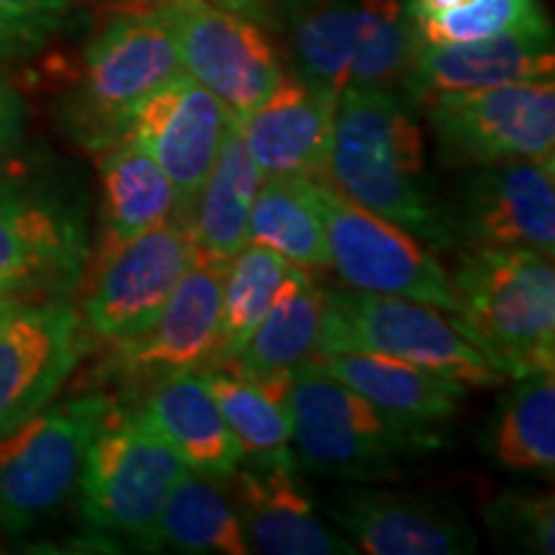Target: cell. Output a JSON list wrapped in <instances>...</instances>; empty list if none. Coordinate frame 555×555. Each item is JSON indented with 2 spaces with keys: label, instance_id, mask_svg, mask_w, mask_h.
<instances>
[{
  "label": "cell",
  "instance_id": "cell-7",
  "mask_svg": "<svg viewBox=\"0 0 555 555\" xmlns=\"http://www.w3.org/2000/svg\"><path fill=\"white\" fill-rule=\"evenodd\" d=\"M339 352L397 358L468 388H489L504 380L440 309L414 298L367 294L350 286L324 291L314 358Z\"/></svg>",
  "mask_w": 555,
  "mask_h": 555
},
{
  "label": "cell",
  "instance_id": "cell-10",
  "mask_svg": "<svg viewBox=\"0 0 555 555\" xmlns=\"http://www.w3.org/2000/svg\"><path fill=\"white\" fill-rule=\"evenodd\" d=\"M90 255L86 208L52 176L0 178V286L65 294Z\"/></svg>",
  "mask_w": 555,
  "mask_h": 555
},
{
  "label": "cell",
  "instance_id": "cell-12",
  "mask_svg": "<svg viewBox=\"0 0 555 555\" xmlns=\"http://www.w3.org/2000/svg\"><path fill=\"white\" fill-rule=\"evenodd\" d=\"M163 21L183 73L242 119L283 80V67L268 34L253 18L214 0H129Z\"/></svg>",
  "mask_w": 555,
  "mask_h": 555
},
{
  "label": "cell",
  "instance_id": "cell-21",
  "mask_svg": "<svg viewBox=\"0 0 555 555\" xmlns=\"http://www.w3.org/2000/svg\"><path fill=\"white\" fill-rule=\"evenodd\" d=\"M553 29L515 31L457 44H425L414 39L404 90L414 103H422L437 93L553 80Z\"/></svg>",
  "mask_w": 555,
  "mask_h": 555
},
{
  "label": "cell",
  "instance_id": "cell-1",
  "mask_svg": "<svg viewBox=\"0 0 555 555\" xmlns=\"http://www.w3.org/2000/svg\"><path fill=\"white\" fill-rule=\"evenodd\" d=\"M324 180L437 253L455 249L446 206L425 180L420 124L391 90L350 88L339 93Z\"/></svg>",
  "mask_w": 555,
  "mask_h": 555
},
{
  "label": "cell",
  "instance_id": "cell-30",
  "mask_svg": "<svg viewBox=\"0 0 555 555\" xmlns=\"http://www.w3.org/2000/svg\"><path fill=\"white\" fill-rule=\"evenodd\" d=\"M155 551L189 555H247L249 545L234 504L211 478L185 470L165 496Z\"/></svg>",
  "mask_w": 555,
  "mask_h": 555
},
{
  "label": "cell",
  "instance_id": "cell-27",
  "mask_svg": "<svg viewBox=\"0 0 555 555\" xmlns=\"http://www.w3.org/2000/svg\"><path fill=\"white\" fill-rule=\"evenodd\" d=\"M324 317V288L317 286L311 270L294 266L273 307L262 317L245 347L219 365L245 376H273L294 371L304 360L314 358Z\"/></svg>",
  "mask_w": 555,
  "mask_h": 555
},
{
  "label": "cell",
  "instance_id": "cell-2",
  "mask_svg": "<svg viewBox=\"0 0 555 555\" xmlns=\"http://www.w3.org/2000/svg\"><path fill=\"white\" fill-rule=\"evenodd\" d=\"M455 330L504 378L555 371V270L527 247H457Z\"/></svg>",
  "mask_w": 555,
  "mask_h": 555
},
{
  "label": "cell",
  "instance_id": "cell-20",
  "mask_svg": "<svg viewBox=\"0 0 555 555\" xmlns=\"http://www.w3.org/2000/svg\"><path fill=\"white\" fill-rule=\"evenodd\" d=\"M339 95L283 75L273 93L234 119L249 157L266 178H324Z\"/></svg>",
  "mask_w": 555,
  "mask_h": 555
},
{
  "label": "cell",
  "instance_id": "cell-23",
  "mask_svg": "<svg viewBox=\"0 0 555 555\" xmlns=\"http://www.w3.org/2000/svg\"><path fill=\"white\" fill-rule=\"evenodd\" d=\"M314 360L380 412L412 427L446 425L468 397V386L453 378L376 352H339Z\"/></svg>",
  "mask_w": 555,
  "mask_h": 555
},
{
  "label": "cell",
  "instance_id": "cell-18",
  "mask_svg": "<svg viewBox=\"0 0 555 555\" xmlns=\"http://www.w3.org/2000/svg\"><path fill=\"white\" fill-rule=\"evenodd\" d=\"M327 517L352 547L371 555H468L476 530L442 499L397 489H345L330 499Z\"/></svg>",
  "mask_w": 555,
  "mask_h": 555
},
{
  "label": "cell",
  "instance_id": "cell-29",
  "mask_svg": "<svg viewBox=\"0 0 555 555\" xmlns=\"http://www.w3.org/2000/svg\"><path fill=\"white\" fill-rule=\"evenodd\" d=\"M198 373L224 414L232 435L237 437L242 455H268L291 446L294 435L288 406L291 371L273 376H245L227 365L211 363Z\"/></svg>",
  "mask_w": 555,
  "mask_h": 555
},
{
  "label": "cell",
  "instance_id": "cell-39",
  "mask_svg": "<svg viewBox=\"0 0 555 555\" xmlns=\"http://www.w3.org/2000/svg\"><path fill=\"white\" fill-rule=\"evenodd\" d=\"M11 294H16V291H13V288H5V286H0V296H11ZM16 296H21V294H16Z\"/></svg>",
  "mask_w": 555,
  "mask_h": 555
},
{
  "label": "cell",
  "instance_id": "cell-32",
  "mask_svg": "<svg viewBox=\"0 0 555 555\" xmlns=\"http://www.w3.org/2000/svg\"><path fill=\"white\" fill-rule=\"evenodd\" d=\"M416 41L425 44H457V41H478L502 37L515 31L551 29V21L540 0H468L457 9L433 13V16H412Z\"/></svg>",
  "mask_w": 555,
  "mask_h": 555
},
{
  "label": "cell",
  "instance_id": "cell-22",
  "mask_svg": "<svg viewBox=\"0 0 555 555\" xmlns=\"http://www.w3.org/2000/svg\"><path fill=\"white\" fill-rule=\"evenodd\" d=\"M137 412L193 474L232 478L245 457L198 371L157 380Z\"/></svg>",
  "mask_w": 555,
  "mask_h": 555
},
{
  "label": "cell",
  "instance_id": "cell-28",
  "mask_svg": "<svg viewBox=\"0 0 555 555\" xmlns=\"http://www.w3.org/2000/svg\"><path fill=\"white\" fill-rule=\"evenodd\" d=\"M314 180L262 178L249 211L247 242L273 249L291 266L319 273L330 268V249Z\"/></svg>",
  "mask_w": 555,
  "mask_h": 555
},
{
  "label": "cell",
  "instance_id": "cell-13",
  "mask_svg": "<svg viewBox=\"0 0 555 555\" xmlns=\"http://www.w3.org/2000/svg\"><path fill=\"white\" fill-rule=\"evenodd\" d=\"M196 245L183 219H170L95 262V278L82 301V324L93 337L121 347L142 337L159 317Z\"/></svg>",
  "mask_w": 555,
  "mask_h": 555
},
{
  "label": "cell",
  "instance_id": "cell-11",
  "mask_svg": "<svg viewBox=\"0 0 555 555\" xmlns=\"http://www.w3.org/2000/svg\"><path fill=\"white\" fill-rule=\"evenodd\" d=\"M314 193L327 234L330 268L337 270L345 286L414 298L448 317L457 314L450 273L412 232L343 196L324 178L314 180Z\"/></svg>",
  "mask_w": 555,
  "mask_h": 555
},
{
  "label": "cell",
  "instance_id": "cell-25",
  "mask_svg": "<svg viewBox=\"0 0 555 555\" xmlns=\"http://www.w3.org/2000/svg\"><path fill=\"white\" fill-rule=\"evenodd\" d=\"M478 437L491 466L509 474L553 478L555 470V373L512 378Z\"/></svg>",
  "mask_w": 555,
  "mask_h": 555
},
{
  "label": "cell",
  "instance_id": "cell-6",
  "mask_svg": "<svg viewBox=\"0 0 555 555\" xmlns=\"http://www.w3.org/2000/svg\"><path fill=\"white\" fill-rule=\"evenodd\" d=\"M291 52L296 75L343 93L397 90L406 82L414 31L406 0H294Z\"/></svg>",
  "mask_w": 555,
  "mask_h": 555
},
{
  "label": "cell",
  "instance_id": "cell-26",
  "mask_svg": "<svg viewBox=\"0 0 555 555\" xmlns=\"http://www.w3.org/2000/svg\"><path fill=\"white\" fill-rule=\"evenodd\" d=\"M262 178L266 176L249 157L237 124L232 121L214 159V168L189 214L196 253L229 262L247 245L249 211H253Z\"/></svg>",
  "mask_w": 555,
  "mask_h": 555
},
{
  "label": "cell",
  "instance_id": "cell-37",
  "mask_svg": "<svg viewBox=\"0 0 555 555\" xmlns=\"http://www.w3.org/2000/svg\"><path fill=\"white\" fill-rule=\"evenodd\" d=\"M463 3H468V0H406V13H412V16H433V13L457 9Z\"/></svg>",
  "mask_w": 555,
  "mask_h": 555
},
{
  "label": "cell",
  "instance_id": "cell-24",
  "mask_svg": "<svg viewBox=\"0 0 555 555\" xmlns=\"http://www.w3.org/2000/svg\"><path fill=\"white\" fill-rule=\"evenodd\" d=\"M101 232L95 262L165 221L178 217V193L165 170L134 139L99 152Z\"/></svg>",
  "mask_w": 555,
  "mask_h": 555
},
{
  "label": "cell",
  "instance_id": "cell-3",
  "mask_svg": "<svg viewBox=\"0 0 555 555\" xmlns=\"http://www.w3.org/2000/svg\"><path fill=\"white\" fill-rule=\"evenodd\" d=\"M180 73L183 65L163 21L127 0L82 50L78 73L60 99V127L99 155L129 137L142 101Z\"/></svg>",
  "mask_w": 555,
  "mask_h": 555
},
{
  "label": "cell",
  "instance_id": "cell-5",
  "mask_svg": "<svg viewBox=\"0 0 555 555\" xmlns=\"http://www.w3.org/2000/svg\"><path fill=\"white\" fill-rule=\"evenodd\" d=\"M185 470L134 404L111 399L78 481L80 517L90 540L155 551L159 509Z\"/></svg>",
  "mask_w": 555,
  "mask_h": 555
},
{
  "label": "cell",
  "instance_id": "cell-8",
  "mask_svg": "<svg viewBox=\"0 0 555 555\" xmlns=\"http://www.w3.org/2000/svg\"><path fill=\"white\" fill-rule=\"evenodd\" d=\"M111 406L90 391L57 401L0 440V530L21 538L37 530L78 491L82 461Z\"/></svg>",
  "mask_w": 555,
  "mask_h": 555
},
{
  "label": "cell",
  "instance_id": "cell-14",
  "mask_svg": "<svg viewBox=\"0 0 555 555\" xmlns=\"http://www.w3.org/2000/svg\"><path fill=\"white\" fill-rule=\"evenodd\" d=\"M457 247H527L555 255V157L481 165L446 206Z\"/></svg>",
  "mask_w": 555,
  "mask_h": 555
},
{
  "label": "cell",
  "instance_id": "cell-15",
  "mask_svg": "<svg viewBox=\"0 0 555 555\" xmlns=\"http://www.w3.org/2000/svg\"><path fill=\"white\" fill-rule=\"evenodd\" d=\"M227 266L229 262L208 255H193L152 327L142 337L114 347L108 360L111 376L121 378L129 391H137L211 363L219 347Z\"/></svg>",
  "mask_w": 555,
  "mask_h": 555
},
{
  "label": "cell",
  "instance_id": "cell-35",
  "mask_svg": "<svg viewBox=\"0 0 555 555\" xmlns=\"http://www.w3.org/2000/svg\"><path fill=\"white\" fill-rule=\"evenodd\" d=\"M26 129V103L5 82H0V163L18 147Z\"/></svg>",
  "mask_w": 555,
  "mask_h": 555
},
{
  "label": "cell",
  "instance_id": "cell-36",
  "mask_svg": "<svg viewBox=\"0 0 555 555\" xmlns=\"http://www.w3.org/2000/svg\"><path fill=\"white\" fill-rule=\"evenodd\" d=\"M214 3L224 5V9L240 13V16L258 21V18H266L270 11L278 9V5L294 3V0H214Z\"/></svg>",
  "mask_w": 555,
  "mask_h": 555
},
{
  "label": "cell",
  "instance_id": "cell-34",
  "mask_svg": "<svg viewBox=\"0 0 555 555\" xmlns=\"http://www.w3.org/2000/svg\"><path fill=\"white\" fill-rule=\"evenodd\" d=\"M90 0H0V57H24L67 29Z\"/></svg>",
  "mask_w": 555,
  "mask_h": 555
},
{
  "label": "cell",
  "instance_id": "cell-31",
  "mask_svg": "<svg viewBox=\"0 0 555 555\" xmlns=\"http://www.w3.org/2000/svg\"><path fill=\"white\" fill-rule=\"evenodd\" d=\"M291 270L294 266L288 260H283L273 249L253 245V242H247L229 260L224 288H221L219 347L211 363L234 358L245 347L249 335L273 307L278 291Z\"/></svg>",
  "mask_w": 555,
  "mask_h": 555
},
{
  "label": "cell",
  "instance_id": "cell-17",
  "mask_svg": "<svg viewBox=\"0 0 555 555\" xmlns=\"http://www.w3.org/2000/svg\"><path fill=\"white\" fill-rule=\"evenodd\" d=\"M232 121L224 103L185 73L159 86L134 111L129 137L170 178L178 219L185 224Z\"/></svg>",
  "mask_w": 555,
  "mask_h": 555
},
{
  "label": "cell",
  "instance_id": "cell-38",
  "mask_svg": "<svg viewBox=\"0 0 555 555\" xmlns=\"http://www.w3.org/2000/svg\"><path fill=\"white\" fill-rule=\"evenodd\" d=\"M16 294H11V296H0V317H3L5 314V309H9L11 307V304L13 301H16Z\"/></svg>",
  "mask_w": 555,
  "mask_h": 555
},
{
  "label": "cell",
  "instance_id": "cell-16",
  "mask_svg": "<svg viewBox=\"0 0 555 555\" xmlns=\"http://www.w3.org/2000/svg\"><path fill=\"white\" fill-rule=\"evenodd\" d=\"M86 356L78 311L16 298L0 317V440L50 406Z\"/></svg>",
  "mask_w": 555,
  "mask_h": 555
},
{
  "label": "cell",
  "instance_id": "cell-4",
  "mask_svg": "<svg viewBox=\"0 0 555 555\" xmlns=\"http://www.w3.org/2000/svg\"><path fill=\"white\" fill-rule=\"evenodd\" d=\"M296 468L343 481L397 476L401 461L442 446L440 429L393 420L324 371L314 358L291 371Z\"/></svg>",
  "mask_w": 555,
  "mask_h": 555
},
{
  "label": "cell",
  "instance_id": "cell-19",
  "mask_svg": "<svg viewBox=\"0 0 555 555\" xmlns=\"http://www.w3.org/2000/svg\"><path fill=\"white\" fill-rule=\"evenodd\" d=\"M291 448L242 457L234 470V509L245 530L249 553L268 555H352L343 532L327 525L296 478Z\"/></svg>",
  "mask_w": 555,
  "mask_h": 555
},
{
  "label": "cell",
  "instance_id": "cell-33",
  "mask_svg": "<svg viewBox=\"0 0 555 555\" xmlns=\"http://www.w3.org/2000/svg\"><path fill=\"white\" fill-rule=\"evenodd\" d=\"M483 522L499 543L522 553H555L553 494L538 489H504L483 506Z\"/></svg>",
  "mask_w": 555,
  "mask_h": 555
},
{
  "label": "cell",
  "instance_id": "cell-9",
  "mask_svg": "<svg viewBox=\"0 0 555 555\" xmlns=\"http://www.w3.org/2000/svg\"><path fill=\"white\" fill-rule=\"evenodd\" d=\"M448 168L555 157V82L437 93L420 103Z\"/></svg>",
  "mask_w": 555,
  "mask_h": 555
}]
</instances>
